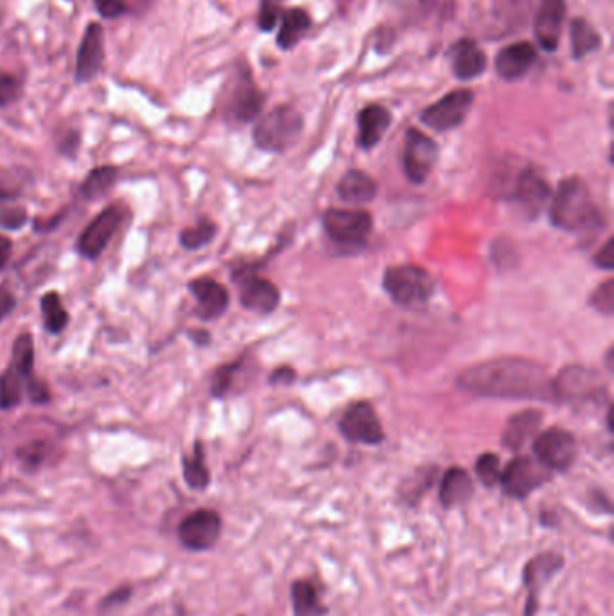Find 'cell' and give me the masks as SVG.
<instances>
[{"mask_svg": "<svg viewBox=\"0 0 614 616\" xmlns=\"http://www.w3.org/2000/svg\"><path fill=\"white\" fill-rule=\"evenodd\" d=\"M20 92L22 87L19 80L11 74L0 71V107H8L11 103H15L20 98Z\"/></svg>", "mask_w": 614, "mask_h": 616, "instance_id": "obj_41", "label": "cell"}, {"mask_svg": "<svg viewBox=\"0 0 614 616\" xmlns=\"http://www.w3.org/2000/svg\"><path fill=\"white\" fill-rule=\"evenodd\" d=\"M132 597V588H118L116 591H112L110 595L103 598L101 607L103 609H110V607L119 606V604H125L128 598Z\"/></svg>", "mask_w": 614, "mask_h": 616, "instance_id": "obj_46", "label": "cell"}, {"mask_svg": "<svg viewBox=\"0 0 614 616\" xmlns=\"http://www.w3.org/2000/svg\"><path fill=\"white\" fill-rule=\"evenodd\" d=\"M542 415L539 411H523L508 420L503 435V444L508 449H521L528 438L535 435L541 426Z\"/></svg>", "mask_w": 614, "mask_h": 616, "instance_id": "obj_27", "label": "cell"}, {"mask_svg": "<svg viewBox=\"0 0 614 616\" xmlns=\"http://www.w3.org/2000/svg\"><path fill=\"white\" fill-rule=\"evenodd\" d=\"M310 28H312V20L305 11L298 10V8L285 11L281 19L280 33H278V46L285 51L298 46L299 40L307 35Z\"/></svg>", "mask_w": 614, "mask_h": 616, "instance_id": "obj_28", "label": "cell"}, {"mask_svg": "<svg viewBox=\"0 0 614 616\" xmlns=\"http://www.w3.org/2000/svg\"><path fill=\"white\" fill-rule=\"evenodd\" d=\"M190 337L197 345H208L209 343V334L204 330H191Z\"/></svg>", "mask_w": 614, "mask_h": 616, "instance_id": "obj_49", "label": "cell"}, {"mask_svg": "<svg viewBox=\"0 0 614 616\" xmlns=\"http://www.w3.org/2000/svg\"><path fill=\"white\" fill-rule=\"evenodd\" d=\"M4 195H10V193H8V191H4V188L0 186V197H4Z\"/></svg>", "mask_w": 614, "mask_h": 616, "instance_id": "obj_50", "label": "cell"}, {"mask_svg": "<svg viewBox=\"0 0 614 616\" xmlns=\"http://www.w3.org/2000/svg\"><path fill=\"white\" fill-rule=\"evenodd\" d=\"M591 303H593V307H595L598 312L611 316L614 312V281L607 280L605 283H602V285L593 292Z\"/></svg>", "mask_w": 614, "mask_h": 616, "instance_id": "obj_39", "label": "cell"}, {"mask_svg": "<svg viewBox=\"0 0 614 616\" xmlns=\"http://www.w3.org/2000/svg\"><path fill=\"white\" fill-rule=\"evenodd\" d=\"M537 60V51L530 42H517L497 53L496 71L505 82L521 80Z\"/></svg>", "mask_w": 614, "mask_h": 616, "instance_id": "obj_20", "label": "cell"}, {"mask_svg": "<svg viewBox=\"0 0 614 616\" xmlns=\"http://www.w3.org/2000/svg\"><path fill=\"white\" fill-rule=\"evenodd\" d=\"M391 125V114L380 105H368L359 114V146L371 150L379 145L380 139L388 132Z\"/></svg>", "mask_w": 614, "mask_h": 616, "instance_id": "obj_24", "label": "cell"}, {"mask_svg": "<svg viewBox=\"0 0 614 616\" xmlns=\"http://www.w3.org/2000/svg\"><path fill=\"white\" fill-rule=\"evenodd\" d=\"M11 253H13V244L10 238L0 235V272L4 271V267L10 262Z\"/></svg>", "mask_w": 614, "mask_h": 616, "instance_id": "obj_48", "label": "cell"}, {"mask_svg": "<svg viewBox=\"0 0 614 616\" xmlns=\"http://www.w3.org/2000/svg\"><path fill=\"white\" fill-rule=\"evenodd\" d=\"M33 364H35V343L31 334H22L13 343V357H11V368L29 382L33 377Z\"/></svg>", "mask_w": 614, "mask_h": 616, "instance_id": "obj_33", "label": "cell"}, {"mask_svg": "<svg viewBox=\"0 0 614 616\" xmlns=\"http://www.w3.org/2000/svg\"><path fill=\"white\" fill-rule=\"evenodd\" d=\"M15 305H17V299L13 296V292L8 287L0 285V321L10 316Z\"/></svg>", "mask_w": 614, "mask_h": 616, "instance_id": "obj_45", "label": "cell"}, {"mask_svg": "<svg viewBox=\"0 0 614 616\" xmlns=\"http://www.w3.org/2000/svg\"><path fill=\"white\" fill-rule=\"evenodd\" d=\"M296 379V373L289 366H283V368H278L276 372L272 373L271 382L272 384H290V382Z\"/></svg>", "mask_w": 614, "mask_h": 616, "instance_id": "obj_47", "label": "cell"}, {"mask_svg": "<svg viewBox=\"0 0 614 616\" xmlns=\"http://www.w3.org/2000/svg\"><path fill=\"white\" fill-rule=\"evenodd\" d=\"M119 224H121V209L118 206H110L105 211H101L100 215L83 229L82 235L78 238V244H76L78 253L89 260L98 258L116 235Z\"/></svg>", "mask_w": 614, "mask_h": 616, "instance_id": "obj_14", "label": "cell"}, {"mask_svg": "<svg viewBox=\"0 0 614 616\" xmlns=\"http://www.w3.org/2000/svg\"><path fill=\"white\" fill-rule=\"evenodd\" d=\"M24 384H28V381L11 366L0 375V409L19 406L24 397Z\"/></svg>", "mask_w": 614, "mask_h": 616, "instance_id": "obj_32", "label": "cell"}, {"mask_svg": "<svg viewBox=\"0 0 614 616\" xmlns=\"http://www.w3.org/2000/svg\"><path fill=\"white\" fill-rule=\"evenodd\" d=\"M242 363L226 364L222 368H218L215 377H213V384H211V393L213 397H224L227 391L231 390L233 382H235L236 373L240 370Z\"/></svg>", "mask_w": 614, "mask_h": 616, "instance_id": "obj_38", "label": "cell"}, {"mask_svg": "<svg viewBox=\"0 0 614 616\" xmlns=\"http://www.w3.org/2000/svg\"><path fill=\"white\" fill-rule=\"evenodd\" d=\"M533 453L550 472H566L577 458V442L568 431L551 427L535 438Z\"/></svg>", "mask_w": 614, "mask_h": 616, "instance_id": "obj_7", "label": "cell"}, {"mask_svg": "<svg viewBox=\"0 0 614 616\" xmlns=\"http://www.w3.org/2000/svg\"><path fill=\"white\" fill-rule=\"evenodd\" d=\"M240 283V301L247 310L271 314L280 305V290L269 280H263L251 271L235 274Z\"/></svg>", "mask_w": 614, "mask_h": 616, "instance_id": "obj_15", "label": "cell"}, {"mask_svg": "<svg viewBox=\"0 0 614 616\" xmlns=\"http://www.w3.org/2000/svg\"><path fill=\"white\" fill-rule=\"evenodd\" d=\"M182 472H184V480H186L188 487H191V489H208L211 476H209L208 465H206V460H204V449H202L200 442L195 444L193 456H186L184 458Z\"/></svg>", "mask_w": 614, "mask_h": 616, "instance_id": "obj_31", "label": "cell"}, {"mask_svg": "<svg viewBox=\"0 0 614 616\" xmlns=\"http://www.w3.org/2000/svg\"><path fill=\"white\" fill-rule=\"evenodd\" d=\"M116 181H118V168L116 166L94 168L83 181L82 195L89 200L101 199L103 195H107V191L114 188Z\"/></svg>", "mask_w": 614, "mask_h": 616, "instance_id": "obj_30", "label": "cell"}, {"mask_svg": "<svg viewBox=\"0 0 614 616\" xmlns=\"http://www.w3.org/2000/svg\"><path fill=\"white\" fill-rule=\"evenodd\" d=\"M474 103V92L469 89L452 91L436 101L431 107L422 112V123L436 132H447L452 128L460 127L467 118L470 107Z\"/></svg>", "mask_w": 614, "mask_h": 616, "instance_id": "obj_10", "label": "cell"}, {"mask_svg": "<svg viewBox=\"0 0 614 616\" xmlns=\"http://www.w3.org/2000/svg\"><path fill=\"white\" fill-rule=\"evenodd\" d=\"M217 235V226L209 218H202L195 226L184 229L181 233V245L188 251H197L208 245Z\"/></svg>", "mask_w": 614, "mask_h": 616, "instance_id": "obj_35", "label": "cell"}, {"mask_svg": "<svg viewBox=\"0 0 614 616\" xmlns=\"http://www.w3.org/2000/svg\"><path fill=\"white\" fill-rule=\"evenodd\" d=\"M337 193L348 204H368L377 195V182L364 172L352 170L339 182Z\"/></svg>", "mask_w": 614, "mask_h": 616, "instance_id": "obj_26", "label": "cell"}, {"mask_svg": "<svg viewBox=\"0 0 614 616\" xmlns=\"http://www.w3.org/2000/svg\"><path fill=\"white\" fill-rule=\"evenodd\" d=\"M452 73L461 82H470L478 78L487 67V56L479 49L478 44L469 38L456 42L449 51Z\"/></svg>", "mask_w": 614, "mask_h": 616, "instance_id": "obj_22", "label": "cell"}, {"mask_svg": "<svg viewBox=\"0 0 614 616\" xmlns=\"http://www.w3.org/2000/svg\"><path fill=\"white\" fill-rule=\"evenodd\" d=\"M222 535V517L215 510L200 508L182 519L179 541L186 550L206 552L218 543Z\"/></svg>", "mask_w": 614, "mask_h": 616, "instance_id": "obj_9", "label": "cell"}, {"mask_svg": "<svg viewBox=\"0 0 614 616\" xmlns=\"http://www.w3.org/2000/svg\"><path fill=\"white\" fill-rule=\"evenodd\" d=\"M339 429L346 440L355 444L377 445L384 442V429L380 426L375 409L368 402H357L346 409Z\"/></svg>", "mask_w": 614, "mask_h": 616, "instance_id": "obj_12", "label": "cell"}, {"mask_svg": "<svg viewBox=\"0 0 614 616\" xmlns=\"http://www.w3.org/2000/svg\"><path fill=\"white\" fill-rule=\"evenodd\" d=\"M564 17H566V0H542L533 22V33L544 51L548 53L557 51Z\"/></svg>", "mask_w": 614, "mask_h": 616, "instance_id": "obj_16", "label": "cell"}, {"mask_svg": "<svg viewBox=\"0 0 614 616\" xmlns=\"http://www.w3.org/2000/svg\"><path fill=\"white\" fill-rule=\"evenodd\" d=\"M564 568V557L560 553L544 552L535 555L526 562L523 571V582L528 589L526 611L524 616H533L537 611V598L541 589Z\"/></svg>", "mask_w": 614, "mask_h": 616, "instance_id": "obj_13", "label": "cell"}, {"mask_svg": "<svg viewBox=\"0 0 614 616\" xmlns=\"http://www.w3.org/2000/svg\"><path fill=\"white\" fill-rule=\"evenodd\" d=\"M458 386L476 397L553 399V388L541 364L519 357H501L472 366L458 377Z\"/></svg>", "mask_w": 614, "mask_h": 616, "instance_id": "obj_1", "label": "cell"}, {"mask_svg": "<svg viewBox=\"0 0 614 616\" xmlns=\"http://www.w3.org/2000/svg\"><path fill=\"white\" fill-rule=\"evenodd\" d=\"M290 598L294 616H325L328 613V607L323 604L316 584L312 580H294L290 588Z\"/></svg>", "mask_w": 614, "mask_h": 616, "instance_id": "obj_25", "label": "cell"}, {"mask_svg": "<svg viewBox=\"0 0 614 616\" xmlns=\"http://www.w3.org/2000/svg\"><path fill=\"white\" fill-rule=\"evenodd\" d=\"M303 127V116L298 110L280 105L258 121L253 132L254 143L260 150L280 154L298 143Z\"/></svg>", "mask_w": 614, "mask_h": 616, "instance_id": "obj_3", "label": "cell"}, {"mask_svg": "<svg viewBox=\"0 0 614 616\" xmlns=\"http://www.w3.org/2000/svg\"><path fill=\"white\" fill-rule=\"evenodd\" d=\"M550 478L551 472L542 463L526 456H519L508 463L505 471L501 472L499 485L503 487L506 496L524 499L542 487Z\"/></svg>", "mask_w": 614, "mask_h": 616, "instance_id": "obj_8", "label": "cell"}, {"mask_svg": "<svg viewBox=\"0 0 614 616\" xmlns=\"http://www.w3.org/2000/svg\"><path fill=\"white\" fill-rule=\"evenodd\" d=\"M472 494H474V483L465 469L451 467L443 474L442 483H440V505L445 510L469 503Z\"/></svg>", "mask_w": 614, "mask_h": 616, "instance_id": "obj_23", "label": "cell"}, {"mask_svg": "<svg viewBox=\"0 0 614 616\" xmlns=\"http://www.w3.org/2000/svg\"><path fill=\"white\" fill-rule=\"evenodd\" d=\"M593 262H595L596 267L605 269V271H611V269H614L613 238H609V240L605 242L604 247L600 249V253L596 254L595 258H593Z\"/></svg>", "mask_w": 614, "mask_h": 616, "instance_id": "obj_43", "label": "cell"}, {"mask_svg": "<svg viewBox=\"0 0 614 616\" xmlns=\"http://www.w3.org/2000/svg\"><path fill=\"white\" fill-rule=\"evenodd\" d=\"M434 280L418 265H397L384 272V289L402 308L424 307L433 298Z\"/></svg>", "mask_w": 614, "mask_h": 616, "instance_id": "obj_4", "label": "cell"}, {"mask_svg": "<svg viewBox=\"0 0 614 616\" xmlns=\"http://www.w3.org/2000/svg\"><path fill=\"white\" fill-rule=\"evenodd\" d=\"M28 224V211L13 200V193L0 197V226L17 231Z\"/></svg>", "mask_w": 614, "mask_h": 616, "instance_id": "obj_36", "label": "cell"}, {"mask_svg": "<svg viewBox=\"0 0 614 616\" xmlns=\"http://www.w3.org/2000/svg\"><path fill=\"white\" fill-rule=\"evenodd\" d=\"M263 101L265 98L260 89L254 85L249 74H244L242 78H238L227 98V116L238 123H249L262 112Z\"/></svg>", "mask_w": 614, "mask_h": 616, "instance_id": "obj_17", "label": "cell"}, {"mask_svg": "<svg viewBox=\"0 0 614 616\" xmlns=\"http://www.w3.org/2000/svg\"><path fill=\"white\" fill-rule=\"evenodd\" d=\"M323 227L330 240L357 247L366 242L373 220L370 213L361 209H328L323 215Z\"/></svg>", "mask_w": 614, "mask_h": 616, "instance_id": "obj_6", "label": "cell"}, {"mask_svg": "<svg viewBox=\"0 0 614 616\" xmlns=\"http://www.w3.org/2000/svg\"><path fill=\"white\" fill-rule=\"evenodd\" d=\"M96 8L101 13V17L105 19H118L121 15H125L128 10L125 0H94Z\"/></svg>", "mask_w": 614, "mask_h": 616, "instance_id": "obj_42", "label": "cell"}, {"mask_svg": "<svg viewBox=\"0 0 614 616\" xmlns=\"http://www.w3.org/2000/svg\"><path fill=\"white\" fill-rule=\"evenodd\" d=\"M550 193L548 182L532 168H526L515 179L512 199L519 202L530 215H537L550 199Z\"/></svg>", "mask_w": 614, "mask_h": 616, "instance_id": "obj_21", "label": "cell"}, {"mask_svg": "<svg viewBox=\"0 0 614 616\" xmlns=\"http://www.w3.org/2000/svg\"><path fill=\"white\" fill-rule=\"evenodd\" d=\"M550 220L553 226L568 233H591L600 227L602 217L586 184L577 177H569L560 182L551 200Z\"/></svg>", "mask_w": 614, "mask_h": 616, "instance_id": "obj_2", "label": "cell"}, {"mask_svg": "<svg viewBox=\"0 0 614 616\" xmlns=\"http://www.w3.org/2000/svg\"><path fill=\"white\" fill-rule=\"evenodd\" d=\"M28 391L29 397L33 402H37V404H44V402H49V390H47L46 384L42 381H38L35 377H31L28 382Z\"/></svg>", "mask_w": 614, "mask_h": 616, "instance_id": "obj_44", "label": "cell"}, {"mask_svg": "<svg viewBox=\"0 0 614 616\" xmlns=\"http://www.w3.org/2000/svg\"><path fill=\"white\" fill-rule=\"evenodd\" d=\"M571 49H573V56L580 60L584 56L595 53L602 46V38L587 20L575 19L571 22Z\"/></svg>", "mask_w": 614, "mask_h": 616, "instance_id": "obj_29", "label": "cell"}, {"mask_svg": "<svg viewBox=\"0 0 614 616\" xmlns=\"http://www.w3.org/2000/svg\"><path fill=\"white\" fill-rule=\"evenodd\" d=\"M42 305V314H44V323L51 334H60L67 323H69V314L64 308L62 298L58 296V292H47L46 296L40 301Z\"/></svg>", "mask_w": 614, "mask_h": 616, "instance_id": "obj_34", "label": "cell"}, {"mask_svg": "<svg viewBox=\"0 0 614 616\" xmlns=\"http://www.w3.org/2000/svg\"><path fill=\"white\" fill-rule=\"evenodd\" d=\"M553 399L562 400L566 404H587L598 402L604 395L605 388L602 377L584 366H568L559 373L555 381H551Z\"/></svg>", "mask_w": 614, "mask_h": 616, "instance_id": "obj_5", "label": "cell"}, {"mask_svg": "<svg viewBox=\"0 0 614 616\" xmlns=\"http://www.w3.org/2000/svg\"><path fill=\"white\" fill-rule=\"evenodd\" d=\"M438 145L424 132L409 128L404 146V172L406 177L415 184H422L433 172L434 164L438 163Z\"/></svg>", "mask_w": 614, "mask_h": 616, "instance_id": "obj_11", "label": "cell"}, {"mask_svg": "<svg viewBox=\"0 0 614 616\" xmlns=\"http://www.w3.org/2000/svg\"><path fill=\"white\" fill-rule=\"evenodd\" d=\"M283 0H260V15H258V28L262 31H272L280 15Z\"/></svg>", "mask_w": 614, "mask_h": 616, "instance_id": "obj_40", "label": "cell"}, {"mask_svg": "<svg viewBox=\"0 0 614 616\" xmlns=\"http://www.w3.org/2000/svg\"><path fill=\"white\" fill-rule=\"evenodd\" d=\"M105 37L100 24H91L85 35L82 44L78 49V60H76V82H89L96 74L100 73L105 55Z\"/></svg>", "mask_w": 614, "mask_h": 616, "instance_id": "obj_18", "label": "cell"}, {"mask_svg": "<svg viewBox=\"0 0 614 616\" xmlns=\"http://www.w3.org/2000/svg\"><path fill=\"white\" fill-rule=\"evenodd\" d=\"M501 462L499 456L494 453L481 454L476 462V474L479 481L487 487H496L501 480Z\"/></svg>", "mask_w": 614, "mask_h": 616, "instance_id": "obj_37", "label": "cell"}, {"mask_svg": "<svg viewBox=\"0 0 614 616\" xmlns=\"http://www.w3.org/2000/svg\"><path fill=\"white\" fill-rule=\"evenodd\" d=\"M190 290L197 299V316L204 321L220 318L229 307V292L218 281L199 278L191 281Z\"/></svg>", "mask_w": 614, "mask_h": 616, "instance_id": "obj_19", "label": "cell"}]
</instances>
